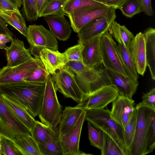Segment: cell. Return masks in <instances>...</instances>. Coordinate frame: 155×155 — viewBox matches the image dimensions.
<instances>
[{
	"mask_svg": "<svg viewBox=\"0 0 155 155\" xmlns=\"http://www.w3.org/2000/svg\"><path fill=\"white\" fill-rule=\"evenodd\" d=\"M2 96L4 103L12 113L31 131L36 121L34 117L16 102L2 94Z\"/></svg>",
	"mask_w": 155,
	"mask_h": 155,
	"instance_id": "24",
	"label": "cell"
},
{
	"mask_svg": "<svg viewBox=\"0 0 155 155\" xmlns=\"http://www.w3.org/2000/svg\"><path fill=\"white\" fill-rule=\"evenodd\" d=\"M155 148V120L152 122L147 138L146 154L152 152Z\"/></svg>",
	"mask_w": 155,
	"mask_h": 155,
	"instance_id": "40",
	"label": "cell"
},
{
	"mask_svg": "<svg viewBox=\"0 0 155 155\" xmlns=\"http://www.w3.org/2000/svg\"><path fill=\"white\" fill-rule=\"evenodd\" d=\"M112 103L111 116L124 129L135 109L134 101L119 95Z\"/></svg>",
	"mask_w": 155,
	"mask_h": 155,
	"instance_id": "16",
	"label": "cell"
},
{
	"mask_svg": "<svg viewBox=\"0 0 155 155\" xmlns=\"http://www.w3.org/2000/svg\"><path fill=\"white\" fill-rule=\"evenodd\" d=\"M107 70L111 84L117 90L119 95L132 99L139 85L138 80L125 77L114 70Z\"/></svg>",
	"mask_w": 155,
	"mask_h": 155,
	"instance_id": "17",
	"label": "cell"
},
{
	"mask_svg": "<svg viewBox=\"0 0 155 155\" xmlns=\"http://www.w3.org/2000/svg\"><path fill=\"white\" fill-rule=\"evenodd\" d=\"M8 47L5 44L3 43L0 40V48L6 50Z\"/></svg>",
	"mask_w": 155,
	"mask_h": 155,
	"instance_id": "49",
	"label": "cell"
},
{
	"mask_svg": "<svg viewBox=\"0 0 155 155\" xmlns=\"http://www.w3.org/2000/svg\"><path fill=\"white\" fill-rule=\"evenodd\" d=\"M17 147L22 155H42L38 144L31 135L22 136Z\"/></svg>",
	"mask_w": 155,
	"mask_h": 155,
	"instance_id": "28",
	"label": "cell"
},
{
	"mask_svg": "<svg viewBox=\"0 0 155 155\" xmlns=\"http://www.w3.org/2000/svg\"><path fill=\"white\" fill-rule=\"evenodd\" d=\"M39 59L48 72L51 75L68 63L63 53L45 48L40 52Z\"/></svg>",
	"mask_w": 155,
	"mask_h": 155,
	"instance_id": "22",
	"label": "cell"
},
{
	"mask_svg": "<svg viewBox=\"0 0 155 155\" xmlns=\"http://www.w3.org/2000/svg\"><path fill=\"white\" fill-rule=\"evenodd\" d=\"M100 150L102 155H124L115 141L105 133L102 146Z\"/></svg>",
	"mask_w": 155,
	"mask_h": 155,
	"instance_id": "33",
	"label": "cell"
},
{
	"mask_svg": "<svg viewBox=\"0 0 155 155\" xmlns=\"http://www.w3.org/2000/svg\"><path fill=\"white\" fill-rule=\"evenodd\" d=\"M128 49L137 72L143 76L147 67L145 40L143 33L140 32L134 36Z\"/></svg>",
	"mask_w": 155,
	"mask_h": 155,
	"instance_id": "15",
	"label": "cell"
},
{
	"mask_svg": "<svg viewBox=\"0 0 155 155\" xmlns=\"http://www.w3.org/2000/svg\"><path fill=\"white\" fill-rule=\"evenodd\" d=\"M117 43L107 31L101 35L100 51L102 64L107 70L115 71L125 77L126 74L118 54Z\"/></svg>",
	"mask_w": 155,
	"mask_h": 155,
	"instance_id": "8",
	"label": "cell"
},
{
	"mask_svg": "<svg viewBox=\"0 0 155 155\" xmlns=\"http://www.w3.org/2000/svg\"><path fill=\"white\" fill-rule=\"evenodd\" d=\"M51 76L57 91L78 103L82 101L84 95L76 82L74 74L67 64L57 70Z\"/></svg>",
	"mask_w": 155,
	"mask_h": 155,
	"instance_id": "7",
	"label": "cell"
},
{
	"mask_svg": "<svg viewBox=\"0 0 155 155\" xmlns=\"http://www.w3.org/2000/svg\"><path fill=\"white\" fill-rule=\"evenodd\" d=\"M64 15L55 14L44 17L50 31L56 38L64 41H67L70 38L72 32L71 25Z\"/></svg>",
	"mask_w": 155,
	"mask_h": 155,
	"instance_id": "19",
	"label": "cell"
},
{
	"mask_svg": "<svg viewBox=\"0 0 155 155\" xmlns=\"http://www.w3.org/2000/svg\"><path fill=\"white\" fill-rule=\"evenodd\" d=\"M103 5L104 4L92 0H67L64 3L63 8L65 13L68 15L83 7Z\"/></svg>",
	"mask_w": 155,
	"mask_h": 155,
	"instance_id": "32",
	"label": "cell"
},
{
	"mask_svg": "<svg viewBox=\"0 0 155 155\" xmlns=\"http://www.w3.org/2000/svg\"><path fill=\"white\" fill-rule=\"evenodd\" d=\"M37 2V0H22L23 11L28 21L36 20L38 17Z\"/></svg>",
	"mask_w": 155,
	"mask_h": 155,
	"instance_id": "36",
	"label": "cell"
},
{
	"mask_svg": "<svg viewBox=\"0 0 155 155\" xmlns=\"http://www.w3.org/2000/svg\"><path fill=\"white\" fill-rule=\"evenodd\" d=\"M146 44L147 65L152 79L155 80V29L150 27L143 33Z\"/></svg>",
	"mask_w": 155,
	"mask_h": 155,
	"instance_id": "25",
	"label": "cell"
},
{
	"mask_svg": "<svg viewBox=\"0 0 155 155\" xmlns=\"http://www.w3.org/2000/svg\"><path fill=\"white\" fill-rule=\"evenodd\" d=\"M84 47L83 45L78 44L66 49L63 53L68 63L71 61H83L82 52Z\"/></svg>",
	"mask_w": 155,
	"mask_h": 155,
	"instance_id": "39",
	"label": "cell"
},
{
	"mask_svg": "<svg viewBox=\"0 0 155 155\" xmlns=\"http://www.w3.org/2000/svg\"><path fill=\"white\" fill-rule=\"evenodd\" d=\"M118 95L117 90L113 84L106 85L84 97L82 101L77 106L85 110L105 108Z\"/></svg>",
	"mask_w": 155,
	"mask_h": 155,
	"instance_id": "10",
	"label": "cell"
},
{
	"mask_svg": "<svg viewBox=\"0 0 155 155\" xmlns=\"http://www.w3.org/2000/svg\"><path fill=\"white\" fill-rule=\"evenodd\" d=\"M88 137L91 144L99 150L101 149L104 141V133L101 129L94 127L87 122Z\"/></svg>",
	"mask_w": 155,
	"mask_h": 155,
	"instance_id": "31",
	"label": "cell"
},
{
	"mask_svg": "<svg viewBox=\"0 0 155 155\" xmlns=\"http://www.w3.org/2000/svg\"><path fill=\"white\" fill-rule=\"evenodd\" d=\"M135 109L136 120L135 131L130 148L131 155L146 154L147 138L151 125L155 120V109L137 104Z\"/></svg>",
	"mask_w": 155,
	"mask_h": 155,
	"instance_id": "4",
	"label": "cell"
},
{
	"mask_svg": "<svg viewBox=\"0 0 155 155\" xmlns=\"http://www.w3.org/2000/svg\"><path fill=\"white\" fill-rule=\"evenodd\" d=\"M118 23L115 21L110 25L109 31L117 42V49L126 74L129 77L138 80L137 72L128 48L123 41L120 33Z\"/></svg>",
	"mask_w": 155,
	"mask_h": 155,
	"instance_id": "14",
	"label": "cell"
},
{
	"mask_svg": "<svg viewBox=\"0 0 155 155\" xmlns=\"http://www.w3.org/2000/svg\"><path fill=\"white\" fill-rule=\"evenodd\" d=\"M58 0L65 3L67 0Z\"/></svg>",
	"mask_w": 155,
	"mask_h": 155,
	"instance_id": "51",
	"label": "cell"
},
{
	"mask_svg": "<svg viewBox=\"0 0 155 155\" xmlns=\"http://www.w3.org/2000/svg\"><path fill=\"white\" fill-rule=\"evenodd\" d=\"M142 99L141 103L143 104L155 109V87L146 93H143Z\"/></svg>",
	"mask_w": 155,
	"mask_h": 155,
	"instance_id": "41",
	"label": "cell"
},
{
	"mask_svg": "<svg viewBox=\"0 0 155 155\" xmlns=\"http://www.w3.org/2000/svg\"><path fill=\"white\" fill-rule=\"evenodd\" d=\"M1 136V138L0 143L1 145V153L2 155H22L12 140Z\"/></svg>",
	"mask_w": 155,
	"mask_h": 155,
	"instance_id": "38",
	"label": "cell"
},
{
	"mask_svg": "<svg viewBox=\"0 0 155 155\" xmlns=\"http://www.w3.org/2000/svg\"><path fill=\"white\" fill-rule=\"evenodd\" d=\"M49 74L40 60L38 67L34 72L25 80L34 83L45 84Z\"/></svg>",
	"mask_w": 155,
	"mask_h": 155,
	"instance_id": "35",
	"label": "cell"
},
{
	"mask_svg": "<svg viewBox=\"0 0 155 155\" xmlns=\"http://www.w3.org/2000/svg\"><path fill=\"white\" fill-rule=\"evenodd\" d=\"M118 28L120 36L127 47H128L134 36L124 25H118Z\"/></svg>",
	"mask_w": 155,
	"mask_h": 155,
	"instance_id": "42",
	"label": "cell"
},
{
	"mask_svg": "<svg viewBox=\"0 0 155 155\" xmlns=\"http://www.w3.org/2000/svg\"><path fill=\"white\" fill-rule=\"evenodd\" d=\"M86 110L80 116L75 127L69 132L58 137L63 155L91 154L79 150V142L83 125L85 120Z\"/></svg>",
	"mask_w": 155,
	"mask_h": 155,
	"instance_id": "13",
	"label": "cell"
},
{
	"mask_svg": "<svg viewBox=\"0 0 155 155\" xmlns=\"http://www.w3.org/2000/svg\"><path fill=\"white\" fill-rule=\"evenodd\" d=\"M1 144L0 143V155H2L1 153Z\"/></svg>",
	"mask_w": 155,
	"mask_h": 155,
	"instance_id": "52",
	"label": "cell"
},
{
	"mask_svg": "<svg viewBox=\"0 0 155 155\" xmlns=\"http://www.w3.org/2000/svg\"><path fill=\"white\" fill-rule=\"evenodd\" d=\"M67 65L74 74L84 97L103 86L112 84L108 70L102 64L91 67L83 61H71Z\"/></svg>",
	"mask_w": 155,
	"mask_h": 155,
	"instance_id": "2",
	"label": "cell"
},
{
	"mask_svg": "<svg viewBox=\"0 0 155 155\" xmlns=\"http://www.w3.org/2000/svg\"><path fill=\"white\" fill-rule=\"evenodd\" d=\"M17 5L18 8L22 4V0H10ZM4 19L0 16V34H3L13 37V34L9 29Z\"/></svg>",
	"mask_w": 155,
	"mask_h": 155,
	"instance_id": "43",
	"label": "cell"
},
{
	"mask_svg": "<svg viewBox=\"0 0 155 155\" xmlns=\"http://www.w3.org/2000/svg\"><path fill=\"white\" fill-rule=\"evenodd\" d=\"M92 0L104 4V2H105V0Z\"/></svg>",
	"mask_w": 155,
	"mask_h": 155,
	"instance_id": "50",
	"label": "cell"
},
{
	"mask_svg": "<svg viewBox=\"0 0 155 155\" xmlns=\"http://www.w3.org/2000/svg\"><path fill=\"white\" fill-rule=\"evenodd\" d=\"M1 136L0 135V140H1Z\"/></svg>",
	"mask_w": 155,
	"mask_h": 155,
	"instance_id": "53",
	"label": "cell"
},
{
	"mask_svg": "<svg viewBox=\"0 0 155 155\" xmlns=\"http://www.w3.org/2000/svg\"><path fill=\"white\" fill-rule=\"evenodd\" d=\"M101 35L94 38L83 45V61L87 66L94 67L102 64L100 51Z\"/></svg>",
	"mask_w": 155,
	"mask_h": 155,
	"instance_id": "23",
	"label": "cell"
},
{
	"mask_svg": "<svg viewBox=\"0 0 155 155\" xmlns=\"http://www.w3.org/2000/svg\"><path fill=\"white\" fill-rule=\"evenodd\" d=\"M26 37L30 45L28 49L29 53L35 58L39 59V53L45 48L54 51L58 50V43L56 38L42 25H29Z\"/></svg>",
	"mask_w": 155,
	"mask_h": 155,
	"instance_id": "6",
	"label": "cell"
},
{
	"mask_svg": "<svg viewBox=\"0 0 155 155\" xmlns=\"http://www.w3.org/2000/svg\"><path fill=\"white\" fill-rule=\"evenodd\" d=\"M40 60V59L34 58L17 66H6L0 68V85L25 80L34 72Z\"/></svg>",
	"mask_w": 155,
	"mask_h": 155,
	"instance_id": "12",
	"label": "cell"
},
{
	"mask_svg": "<svg viewBox=\"0 0 155 155\" xmlns=\"http://www.w3.org/2000/svg\"><path fill=\"white\" fill-rule=\"evenodd\" d=\"M18 8L10 0H0V10H17Z\"/></svg>",
	"mask_w": 155,
	"mask_h": 155,
	"instance_id": "45",
	"label": "cell"
},
{
	"mask_svg": "<svg viewBox=\"0 0 155 155\" xmlns=\"http://www.w3.org/2000/svg\"><path fill=\"white\" fill-rule=\"evenodd\" d=\"M6 50L8 67L17 66L34 58L25 48L23 41L18 39H13Z\"/></svg>",
	"mask_w": 155,
	"mask_h": 155,
	"instance_id": "21",
	"label": "cell"
},
{
	"mask_svg": "<svg viewBox=\"0 0 155 155\" xmlns=\"http://www.w3.org/2000/svg\"><path fill=\"white\" fill-rule=\"evenodd\" d=\"M45 84L25 80L0 85L1 93L24 108L33 117L39 114Z\"/></svg>",
	"mask_w": 155,
	"mask_h": 155,
	"instance_id": "1",
	"label": "cell"
},
{
	"mask_svg": "<svg viewBox=\"0 0 155 155\" xmlns=\"http://www.w3.org/2000/svg\"><path fill=\"white\" fill-rule=\"evenodd\" d=\"M38 145L42 155H63L56 133Z\"/></svg>",
	"mask_w": 155,
	"mask_h": 155,
	"instance_id": "29",
	"label": "cell"
},
{
	"mask_svg": "<svg viewBox=\"0 0 155 155\" xmlns=\"http://www.w3.org/2000/svg\"><path fill=\"white\" fill-rule=\"evenodd\" d=\"M56 91L51 75L50 74L45 83L42 102L38 115L42 123L54 129L60 122L63 111Z\"/></svg>",
	"mask_w": 155,
	"mask_h": 155,
	"instance_id": "5",
	"label": "cell"
},
{
	"mask_svg": "<svg viewBox=\"0 0 155 155\" xmlns=\"http://www.w3.org/2000/svg\"><path fill=\"white\" fill-rule=\"evenodd\" d=\"M110 7L105 5L88 6L79 8L68 15L73 30L78 33L84 25L94 19L103 16Z\"/></svg>",
	"mask_w": 155,
	"mask_h": 155,
	"instance_id": "11",
	"label": "cell"
},
{
	"mask_svg": "<svg viewBox=\"0 0 155 155\" xmlns=\"http://www.w3.org/2000/svg\"><path fill=\"white\" fill-rule=\"evenodd\" d=\"M125 0H105L104 4L110 7L115 8L117 9V8Z\"/></svg>",
	"mask_w": 155,
	"mask_h": 155,
	"instance_id": "47",
	"label": "cell"
},
{
	"mask_svg": "<svg viewBox=\"0 0 155 155\" xmlns=\"http://www.w3.org/2000/svg\"><path fill=\"white\" fill-rule=\"evenodd\" d=\"M0 16L7 24L12 26L21 34L26 37L28 27L23 17L19 10H0Z\"/></svg>",
	"mask_w": 155,
	"mask_h": 155,
	"instance_id": "26",
	"label": "cell"
},
{
	"mask_svg": "<svg viewBox=\"0 0 155 155\" xmlns=\"http://www.w3.org/2000/svg\"><path fill=\"white\" fill-rule=\"evenodd\" d=\"M13 39V37L8 35L3 34H0V40L5 44L12 42Z\"/></svg>",
	"mask_w": 155,
	"mask_h": 155,
	"instance_id": "48",
	"label": "cell"
},
{
	"mask_svg": "<svg viewBox=\"0 0 155 155\" xmlns=\"http://www.w3.org/2000/svg\"><path fill=\"white\" fill-rule=\"evenodd\" d=\"M51 0H37V7L38 16Z\"/></svg>",
	"mask_w": 155,
	"mask_h": 155,
	"instance_id": "46",
	"label": "cell"
},
{
	"mask_svg": "<svg viewBox=\"0 0 155 155\" xmlns=\"http://www.w3.org/2000/svg\"><path fill=\"white\" fill-rule=\"evenodd\" d=\"M31 132V136L38 144L56 133L55 129L37 120L36 121Z\"/></svg>",
	"mask_w": 155,
	"mask_h": 155,
	"instance_id": "27",
	"label": "cell"
},
{
	"mask_svg": "<svg viewBox=\"0 0 155 155\" xmlns=\"http://www.w3.org/2000/svg\"><path fill=\"white\" fill-rule=\"evenodd\" d=\"M85 120L109 136L119 147L124 155H131L127 146L124 128L113 118L108 109L86 110Z\"/></svg>",
	"mask_w": 155,
	"mask_h": 155,
	"instance_id": "3",
	"label": "cell"
},
{
	"mask_svg": "<svg viewBox=\"0 0 155 155\" xmlns=\"http://www.w3.org/2000/svg\"><path fill=\"white\" fill-rule=\"evenodd\" d=\"M84 110L77 105L65 107L62 111L60 122L55 129L58 137L69 132L74 129Z\"/></svg>",
	"mask_w": 155,
	"mask_h": 155,
	"instance_id": "20",
	"label": "cell"
},
{
	"mask_svg": "<svg viewBox=\"0 0 155 155\" xmlns=\"http://www.w3.org/2000/svg\"><path fill=\"white\" fill-rule=\"evenodd\" d=\"M142 12L149 16H153L154 12L152 8L151 0H140Z\"/></svg>",
	"mask_w": 155,
	"mask_h": 155,
	"instance_id": "44",
	"label": "cell"
},
{
	"mask_svg": "<svg viewBox=\"0 0 155 155\" xmlns=\"http://www.w3.org/2000/svg\"><path fill=\"white\" fill-rule=\"evenodd\" d=\"M64 3L58 0H51L39 15L38 17L55 14L65 15L63 8Z\"/></svg>",
	"mask_w": 155,
	"mask_h": 155,
	"instance_id": "34",
	"label": "cell"
},
{
	"mask_svg": "<svg viewBox=\"0 0 155 155\" xmlns=\"http://www.w3.org/2000/svg\"><path fill=\"white\" fill-rule=\"evenodd\" d=\"M136 120V112L135 109L124 129L126 144L129 150L135 131Z\"/></svg>",
	"mask_w": 155,
	"mask_h": 155,
	"instance_id": "37",
	"label": "cell"
},
{
	"mask_svg": "<svg viewBox=\"0 0 155 155\" xmlns=\"http://www.w3.org/2000/svg\"><path fill=\"white\" fill-rule=\"evenodd\" d=\"M117 9L123 15L130 18L142 12L140 0H125Z\"/></svg>",
	"mask_w": 155,
	"mask_h": 155,
	"instance_id": "30",
	"label": "cell"
},
{
	"mask_svg": "<svg viewBox=\"0 0 155 155\" xmlns=\"http://www.w3.org/2000/svg\"><path fill=\"white\" fill-rule=\"evenodd\" d=\"M116 9L110 7L105 15L97 18L83 26L78 32V44L84 45L91 39L109 30L116 17Z\"/></svg>",
	"mask_w": 155,
	"mask_h": 155,
	"instance_id": "9",
	"label": "cell"
},
{
	"mask_svg": "<svg viewBox=\"0 0 155 155\" xmlns=\"http://www.w3.org/2000/svg\"><path fill=\"white\" fill-rule=\"evenodd\" d=\"M0 124L14 132L31 136V131L15 117L4 103L0 91Z\"/></svg>",
	"mask_w": 155,
	"mask_h": 155,
	"instance_id": "18",
	"label": "cell"
}]
</instances>
